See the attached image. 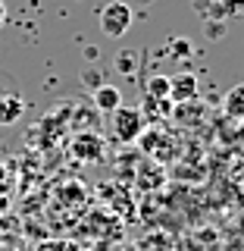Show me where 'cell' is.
<instances>
[{
  "label": "cell",
  "instance_id": "obj_1",
  "mask_svg": "<svg viewBox=\"0 0 244 251\" xmlns=\"http://www.w3.org/2000/svg\"><path fill=\"white\" fill-rule=\"evenodd\" d=\"M144 113L135 107H119L110 113V132H113L116 141H122V145H132V141H138L141 135H144Z\"/></svg>",
  "mask_w": 244,
  "mask_h": 251
},
{
  "label": "cell",
  "instance_id": "obj_2",
  "mask_svg": "<svg viewBox=\"0 0 244 251\" xmlns=\"http://www.w3.org/2000/svg\"><path fill=\"white\" fill-rule=\"evenodd\" d=\"M132 28V6L122 0H113L100 10V31L107 38H122Z\"/></svg>",
  "mask_w": 244,
  "mask_h": 251
},
{
  "label": "cell",
  "instance_id": "obj_3",
  "mask_svg": "<svg viewBox=\"0 0 244 251\" xmlns=\"http://www.w3.org/2000/svg\"><path fill=\"white\" fill-rule=\"evenodd\" d=\"M198 75L194 73H176L169 78V100L172 104H185V100H198Z\"/></svg>",
  "mask_w": 244,
  "mask_h": 251
},
{
  "label": "cell",
  "instance_id": "obj_4",
  "mask_svg": "<svg viewBox=\"0 0 244 251\" xmlns=\"http://www.w3.org/2000/svg\"><path fill=\"white\" fill-rule=\"evenodd\" d=\"M72 154L78 160H88V163H97L104 160V138L97 132H88V135H78L72 141Z\"/></svg>",
  "mask_w": 244,
  "mask_h": 251
},
{
  "label": "cell",
  "instance_id": "obj_5",
  "mask_svg": "<svg viewBox=\"0 0 244 251\" xmlns=\"http://www.w3.org/2000/svg\"><path fill=\"white\" fill-rule=\"evenodd\" d=\"M94 107H97L100 113L119 110L122 107V91L116 88V85H100V88H94Z\"/></svg>",
  "mask_w": 244,
  "mask_h": 251
},
{
  "label": "cell",
  "instance_id": "obj_6",
  "mask_svg": "<svg viewBox=\"0 0 244 251\" xmlns=\"http://www.w3.org/2000/svg\"><path fill=\"white\" fill-rule=\"evenodd\" d=\"M22 113H25V100H22V98H16V94H6V98H0V129L13 126Z\"/></svg>",
  "mask_w": 244,
  "mask_h": 251
},
{
  "label": "cell",
  "instance_id": "obj_7",
  "mask_svg": "<svg viewBox=\"0 0 244 251\" xmlns=\"http://www.w3.org/2000/svg\"><path fill=\"white\" fill-rule=\"evenodd\" d=\"M222 110L232 120H244V82L229 88V94H225V100H222Z\"/></svg>",
  "mask_w": 244,
  "mask_h": 251
},
{
  "label": "cell",
  "instance_id": "obj_8",
  "mask_svg": "<svg viewBox=\"0 0 244 251\" xmlns=\"http://www.w3.org/2000/svg\"><path fill=\"white\" fill-rule=\"evenodd\" d=\"M172 100L169 98H147V104H144V110H141V113H151L154 120H160V116H169L172 113Z\"/></svg>",
  "mask_w": 244,
  "mask_h": 251
},
{
  "label": "cell",
  "instance_id": "obj_9",
  "mask_svg": "<svg viewBox=\"0 0 244 251\" xmlns=\"http://www.w3.org/2000/svg\"><path fill=\"white\" fill-rule=\"evenodd\" d=\"M147 98H169V75H151L144 82Z\"/></svg>",
  "mask_w": 244,
  "mask_h": 251
},
{
  "label": "cell",
  "instance_id": "obj_10",
  "mask_svg": "<svg viewBox=\"0 0 244 251\" xmlns=\"http://www.w3.org/2000/svg\"><path fill=\"white\" fill-rule=\"evenodd\" d=\"M169 47H172V57H176V60L191 57V41H185V38H172Z\"/></svg>",
  "mask_w": 244,
  "mask_h": 251
},
{
  "label": "cell",
  "instance_id": "obj_11",
  "mask_svg": "<svg viewBox=\"0 0 244 251\" xmlns=\"http://www.w3.org/2000/svg\"><path fill=\"white\" fill-rule=\"evenodd\" d=\"M203 35L207 38H222L225 35V22L222 19H207L203 22Z\"/></svg>",
  "mask_w": 244,
  "mask_h": 251
},
{
  "label": "cell",
  "instance_id": "obj_12",
  "mask_svg": "<svg viewBox=\"0 0 244 251\" xmlns=\"http://www.w3.org/2000/svg\"><path fill=\"white\" fill-rule=\"evenodd\" d=\"M219 6H222L225 16H238V13H244V0H219Z\"/></svg>",
  "mask_w": 244,
  "mask_h": 251
},
{
  "label": "cell",
  "instance_id": "obj_13",
  "mask_svg": "<svg viewBox=\"0 0 244 251\" xmlns=\"http://www.w3.org/2000/svg\"><path fill=\"white\" fill-rule=\"evenodd\" d=\"M116 66H119V69H122V73H125V75H129V73H135V66H138V60H135V57H132V53H119V60H116Z\"/></svg>",
  "mask_w": 244,
  "mask_h": 251
},
{
  "label": "cell",
  "instance_id": "obj_14",
  "mask_svg": "<svg viewBox=\"0 0 244 251\" xmlns=\"http://www.w3.org/2000/svg\"><path fill=\"white\" fill-rule=\"evenodd\" d=\"M82 82H85V85H91V88H100V73H94V69H91V73H85V75H82Z\"/></svg>",
  "mask_w": 244,
  "mask_h": 251
},
{
  "label": "cell",
  "instance_id": "obj_15",
  "mask_svg": "<svg viewBox=\"0 0 244 251\" xmlns=\"http://www.w3.org/2000/svg\"><path fill=\"white\" fill-rule=\"evenodd\" d=\"M3 25H6V6L0 3V28H3Z\"/></svg>",
  "mask_w": 244,
  "mask_h": 251
}]
</instances>
